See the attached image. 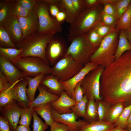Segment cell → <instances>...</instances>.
<instances>
[{
	"label": "cell",
	"mask_w": 131,
	"mask_h": 131,
	"mask_svg": "<svg viewBox=\"0 0 131 131\" xmlns=\"http://www.w3.org/2000/svg\"><path fill=\"white\" fill-rule=\"evenodd\" d=\"M102 99L111 106L125 102L131 104V50L104 68L100 80Z\"/></svg>",
	"instance_id": "cell-1"
},
{
	"label": "cell",
	"mask_w": 131,
	"mask_h": 131,
	"mask_svg": "<svg viewBox=\"0 0 131 131\" xmlns=\"http://www.w3.org/2000/svg\"><path fill=\"white\" fill-rule=\"evenodd\" d=\"M54 34H43L37 32L23 40L16 45L18 49L22 50L20 57H37L42 59L49 65L46 57V49Z\"/></svg>",
	"instance_id": "cell-2"
},
{
	"label": "cell",
	"mask_w": 131,
	"mask_h": 131,
	"mask_svg": "<svg viewBox=\"0 0 131 131\" xmlns=\"http://www.w3.org/2000/svg\"><path fill=\"white\" fill-rule=\"evenodd\" d=\"M120 31L115 28L103 38L99 46L91 56L90 62L105 67L115 61Z\"/></svg>",
	"instance_id": "cell-3"
},
{
	"label": "cell",
	"mask_w": 131,
	"mask_h": 131,
	"mask_svg": "<svg viewBox=\"0 0 131 131\" xmlns=\"http://www.w3.org/2000/svg\"><path fill=\"white\" fill-rule=\"evenodd\" d=\"M103 8V5L100 4L85 9L78 16L74 22L70 25L68 28V37L85 33L96 25L101 23Z\"/></svg>",
	"instance_id": "cell-4"
},
{
	"label": "cell",
	"mask_w": 131,
	"mask_h": 131,
	"mask_svg": "<svg viewBox=\"0 0 131 131\" xmlns=\"http://www.w3.org/2000/svg\"><path fill=\"white\" fill-rule=\"evenodd\" d=\"M68 40L71 43L66 54L83 66L90 62L91 56L98 47L88 41L85 33L75 37H68Z\"/></svg>",
	"instance_id": "cell-5"
},
{
	"label": "cell",
	"mask_w": 131,
	"mask_h": 131,
	"mask_svg": "<svg viewBox=\"0 0 131 131\" xmlns=\"http://www.w3.org/2000/svg\"><path fill=\"white\" fill-rule=\"evenodd\" d=\"M33 11L37 16L39 22L38 32L43 34L61 32L60 23L50 15L49 4L44 0H37Z\"/></svg>",
	"instance_id": "cell-6"
},
{
	"label": "cell",
	"mask_w": 131,
	"mask_h": 131,
	"mask_svg": "<svg viewBox=\"0 0 131 131\" xmlns=\"http://www.w3.org/2000/svg\"><path fill=\"white\" fill-rule=\"evenodd\" d=\"M26 77H34L41 74H51L49 65L37 57L27 56L19 58L14 64Z\"/></svg>",
	"instance_id": "cell-7"
},
{
	"label": "cell",
	"mask_w": 131,
	"mask_h": 131,
	"mask_svg": "<svg viewBox=\"0 0 131 131\" xmlns=\"http://www.w3.org/2000/svg\"><path fill=\"white\" fill-rule=\"evenodd\" d=\"M84 66L66 54L51 67V74L58 77L62 82H64L73 77Z\"/></svg>",
	"instance_id": "cell-8"
},
{
	"label": "cell",
	"mask_w": 131,
	"mask_h": 131,
	"mask_svg": "<svg viewBox=\"0 0 131 131\" xmlns=\"http://www.w3.org/2000/svg\"><path fill=\"white\" fill-rule=\"evenodd\" d=\"M104 68L98 66L90 72L81 81V88L88 100L91 97L96 101L102 99L100 95V80Z\"/></svg>",
	"instance_id": "cell-9"
},
{
	"label": "cell",
	"mask_w": 131,
	"mask_h": 131,
	"mask_svg": "<svg viewBox=\"0 0 131 131\" xmlns=\"http://www.w3.org/2000/svg\"><path fill=\"white\" fill-rule=\"evenodd\" d=\"M67 48L62 38L54 36L46 49V57L49 64L53 66L65 55Z\"/></svg>",
	"instance_id": "cell-10"
},
{
	"label": "cell",
	"mask_w": 131,
	"mask_h": 131,
	"mask_svg": "<svg viewBox=\"0 0 131 131\" xmlns=\"http://www.w3.org/2000/svg\"><path fill=\"white\" fill-rule=\"evenodd\" d=\"M23 109L15 100L0 107L1 116L8 121L12 131H15L17 127Z\"/></svg>",
	"instance_id": "cell-11"
},
{
	"label": "cell",
	"mask_w": 131,
	"mask_h": 131,
	"mask_svg": "<svg viewBox=\"0 0 131 131\" xmlns=\"http://www.w3.org/2000/svg\"><path fill=\"white\" fill-rule=\"evenodd\" d=\"M52 114L55 121L64 124L69 128V131H78L89 123L84 120L77 121L76 117L73 112L59 114L51 107Z\"/></svg>",
	"instance_id": "cell-12"
},
{
	"label": "cell",
	"mask_w": 131,
	"mask_h": 131,
	"mask_svg": "<svg viewBox=\"0 0 131 131\" xmlns=\"http://www.w3.org/2000/svg\"><path fill=\"white\" fill-rule=\"evenodd\" d=\"M0 68L1 71L6 76L8 82L13 84L26 76L14 64L0 55Z\"/></svg>",
	"instance_id": "cell-13"
},
{
	"label": "cell",
	"mask_w": 131,
	"mask_h": 131,
	"mask_svg": "<svg viewBox=\"0 0 131 131\" xmlns=\"http://www.w3.org/2000/svg\"><path fill=\"white\" fill-rule=\"evenodd\" d=\"M17 18L21 28L23 39L38 32V19L33 11L26 16Z\"/></svg>",
	"instance_id": "cell-14"
},
{
	"label": "cell",
	"mask_w": 131,
	"mask_h": 131,
	"mask_svg": "<svg viewBox=\"0 0 131 131\" xmlns=\"http://www.w3.org/2000/svg\"><path fill=\"white\" fill-rule=\"evenodd\" d=\"M98 66L95 63L89 62L73 77L66 81L62 82L65 88V92L70 97L72 98L74 89L77 84L82 81L90 72Z\"/></svg>",
	"instance_id": "cell-15"
},
{
	"label": "cell",
	"mask_w": 131,
	"mask_h": 131,
	"mask_svg": "<svg viewBox=\"0 0 131 131\" xmlns=\"http://www.w3.org/2000/svg\"><path fill=\"white\" fill-rule=\"evenodd\" d=\"M49 4L56 6L66 16L65 21L70 25L75 21L78 16L74 8L72 0H44Z\"/></svg>",
	"instance_id": "cell-16"
},
{
	"label": "cell",
	"mask_w": 131,
	"mask_h": 131,
	"mask_svg": "<svg viewBox=\"0 0 131 131\" xmlns=\"http://www.w3.org/2000/svg\"><path fill=\"white\" fill-rule=\"evenodd\" d=\"M76 103L75 101L64 91L58 99L51 103V105L57 113L62 114L72 112L71 108Z\"/></svg>",
	"instance_id": "cell-17"
},
{
	"label": "cell",
	"mask_w": 131,
	"mask_h": 131,
	"mask_svg": "<svg viewBox=\"0 0 131 131\" xmlns=\"http://www.w3.org/2000/svg\"><path fill=\"white\" fill-rule=\"evenodd\" d=\"M3 27L16 45L23 40L21 28L16 16H13Z\"/></svg>",
	"instance_id": "cell-18"
},
{
	"label": "cell",
	"mask_w": 131,
	"mask_h": 131,
	"mask_svg": "<svg viewBox=\"0 0 131 131\" xmlns=\"http://www.w3.org/2000/svg\"><path fill=\"white\" fill-rule=\"evenodd\" d=\"M28 84V81L25 78L13 88L14 100L24 108L29 106L30 102L26 92Z\"/></svg>",
	"instance_id": "cell-19"
},
{
	"label": "cell",
	"mask_w": 131,
	"mask_h": 131,
	"mask_svg": "<svg viewBox=\"0 0 131 131\" xmlns=\"http://www.w3.org/2000/svg\"><path fill=\"white\" fill-rule=\"evenodd\" d=\"M40 84L51 93L59 97L66 90L65 86L60 79L52 74L46 75L41 81Z\"/></svg>",
	"instance_id": "cell-20"
},
{
	"label": "cell",
	"mask_w": 131,
	"mask_h": 131,
	"mask_svg": "<svg viewBox=\"0 0 131 131\" xmlns=\"http://www.w3.org/2000/svg\"><path fill=\"white\" fill-rule=\"evenodd\" d=\"M39 93L29 106L33 108L40 105L51 103L57 100L59 96L49 91L45 87L40 84L38 88Z\"/></svg>",
	"instance_id": "cell-21"
},
{
	"label": "cell",
	"mask_w": 131,
	"mask_h": 131,
	"mask_svg": "<svg viewBox=\"0 0 131 131\" xmlns=\"http://www.w3.org/2000/svg\"><path fill=\"white\" fill-rule=\"evenodd\" d=\"M46 75L44 74H41L34 77L26 76L25 77L28 81V87L26 92L30 103L33 102L34 100L36 90L41 81Z\"/></svg>",
	"instance_id": "cell-22"
},
{
	"label": "cell",
	"mask_w": 131,
	"mask_h": 131,
	"mask_svg": "<svg viewBox=\"0 0 131 131\" xmlns=\"http://www.w3.org/2000/svg\"><path fill=\"white\" fill-rule=\"evenodd\" d=\"M14 0H3L0 1V27L5 24L13 16L12 11Z\"/></svg>",
	"instance_id": "cell-23"
},
{
	"label": "cell",
	"mask_w": 131,
	"mask_h": 131,
	"mask_svg": "<svg viewBox=\"0 0 131 131\" xmlns=\"http://www.w3.org/2000/svg\"><path fill=\"white\" fill-rule=\"evenodd\" d=\"M83 118L84 120L89 123L98 121L97 104L93 97L88 100Z\"/></svg>",
	"instance_id": "cell-24"
},
{
	"label": "cell",
	"mask_w": 131,
	"mask_h": 131,
	"mask_svg": "<svg viewBox=\"0 0 131 131\" xmlns=\"http://www.w3.org/2000/svg\"><path fill=\"white\" fill-rule=\"evenodd\" d=\"M115 127L114 123L97 121L89 123L78 131H111Z\"/></svg>",
	"instance_id": "cell-25"
},
{
	"label": "cell",
	"mask_w": 131,
	"mask_h": 131,
	"mask_svg": "<svg viewBox=\"0 0 131 131\" xmlns=\"http://www.w3.org/2000/svg\"><path fill=\"white\" fill-rule=\"evenodd\" d=\"M130 50L131 45L126 37L125 31L124 30H121L117 47L115 55V60L119 57L125 52Z\"/></svg>",
	"instance_id": "cell-26"
},
{
	"label": "cell",
	"mask_w": 131,
	"mask_h": 131,
	"mask_svg": "<svg viewBox=\"0 0 131 131\" xmlns=\"http://www.w3.org/2000/svg\"><path fill=\"white\" fill-rule=\"evenodd\" d=\"M51 103L40 105L34 108V110L44 120L45 122L50 126L54 122L51 111Z\"/></svg>",
	"instance_id": "cell-27"
},
{
	"label": "cell",
	"mask_w": 131,
	"mask_h": 131,
	"mask_svg": "<svg viewBox=\"0 0 131 131\" xmlns=\"http://www.w3.org/2000/svg\"><path fill=\"white\" fill-rule=\"evenodd\" d=\"M23 79L13 84L8 83L4 88L0 92V107H3L10 102L14 100L13 88L18 83Z\"/></svg>",
	"instance_id": "cell-28"
},
{
	"label": "cell",
	"mask_w": 131,
	"mask_h": 131,
	"mask_svg": "<svg viewBox=\"0 0 131 131\" xmlns=\"http://www.w3.org/2000/svg\"><path fill=\"white\" fill-rule=\"evenodd\" d=\"M22 49L0 47V55L3 57L14 64L20 58Z\"/></svg>",
	"instance_id": "cell-29"
},
{
	"label": "cell",
	"mask_w": 131,
	"mask_h": 131,
	"mask_svg": "<svg viewBox=\"0 0 131 131\" xmlns=\"http://www.w3.org/2000/svg\"><path fill=\"white\" fill-rule=\"evenodd\" d=\"M126 106V104L123 102L112 106L106 121L114 124Z\"/></svg>",
	"instance_id": "cell-30"
},
{
	"label": "cell",
	"mask_w": 131,
	"mask_h": 131,
	"mask_svg": "<svg viewBox=\"0 0 131 131\" xmlns=\"http://www.w3.org/2000/svg\"><path fill=\"white\" fill-rule=\"evenodd\" d=\"M131 25V2L127 9L117 21L116 28L125 30L130 28Z\"/></svg>",
	"instance_id": "cell-31"
},
{
	"label": "cell",
	"mask_w": 131,
	"mask_h": 131,
	"mask_svg": "<svg viewBox=\"0 0 131 131\" xmlns=\"http://www.w3.org/2000/svg\"><path fill=\"white\" fill-rule=\"evenodd\" d=\"M96 101L98 106V121H106L112 106L102 99Z\"/></svg>",
	"instance_id": "cell-32"
},
{
	"label": "cell",
	"mask_w": 131,
	"mask_h": 131,
	"mask_svg": "<svg viewBox=\"0 0 131 131\" xmlns=\"http://www.w3.org/2000/svg\"><path fill=\"white\" fill-rule=\"evenodd\" d=\"M131 113V104L126 106L117 120L114 123L115 127L123 129H125L127 127V122Z\"/></svg>",
	"instance_id": "cell-33"
},
{
	"label": "cell",
	"mask_w": 131,
	"mask_h": 131,
	"mask_svg": "<svg viewBox=\"0 0 131 131\" xmlns=\"http://www.w3.org/2000/svg\"><path fill=\"white\" fill-rule=\"evenodd\" d=\"M33 108L30 106L23 108L19 122V125L30 128L31 121L33 118Z\"/></svg>",
	"instance_id": "cell-34"
},
{
	"label": "cell",
	"mask_w": 131,
	"mask_h": 131,
	"mask_svg": "<svg viewBox=\"0 0 131 131\" xmlns=\"http://www.w3.org/2000/svg\"><path fill=\"white\" fill-rule=\"evenodd\" d=\"M88 101L86 96L84 95L83 99L81 101L76 103L75 105L71 107V109L77 119L84 117Z\"/></svg>",
	"instance_id": "cell-35"
},
{
	"label": "cell",
	"mask_w": 131,
	"mask_h": 131,
	"mask_svg": "<svg viewBox=\"0 0 131 131\" xmlns=\"http://www.w3.org/2000/svg\"><path fill=\"white\" fill-rule=\"evenodd\" d=\"M0 45L4 48H17L3 26L0 27Z\"/></svg>",
	"instance_id": "cell-36"
},
{
	"label": "cell",
	"mask_w": 131,
	"mask_h": 131,
	"mask_svg": "<svg viewBox=\"0 0 131 131\" xmlns=\"http://www.w3.org/2000/svg\"><path fill=\"white\" fill-rule=\"evenodd\" d=\"M131 2V0H116L115 4L117 21L127 9Z\"/></svg>",
	"instance_id": "cell-37"
},
{
	"label": "cell",
	"mask_w": 131,
	"mask_h": 131,
	"mask_svg": "<svg viewBox=\"0 0 131 131\" xmlns=\"http://www.w3.org/2000/svg\"><path fill=\"white\" fill-rule=\"evenodd\" d=\"M33 118V131H45L48 128L49 126L42 120L34 110Z\"/></svg>",
	"instance_id": "cell-38"
},
{
	"label": "cell",
	"mask_w": 131,
	"mask_h": 131,
	"mask_svg": "<svg viewBox=\"0 0 131 131\" xmlns=\"http://www.w3.org/2000/svg\"><path fill=\"white\" fill-rule=\"evenodd\" d=\"M116 0H103L102 12L116 17V11L115 4Z\"/></svg>",
	"instance_id": "cell-39"
},
{
	"label": "cell",
	"mask_w": 131,
	"mask_h": 131,
	"mask_svg": "<svg viewBox=\"0 0 131 131\" xmlns=\"http://www.w3.org/2000/svg\"><path fill=\"white\" fill-rule=\"evenodd\" d=\"M85 34L88 40L91 43L95 46L99 47L103 38L99 35L93 28Z\"/></svg>",
	"instance_id": "cell-40"
},
{
	"label": "cell",
	"mask_w": 131,
	"mask_h": 131,
	"mask_svg": "<svg viewBox=\"0 0 131 131\" xmlns=\"http://www.w3.org/2000/svg\"><path fill=\"white\" fill-rule=\"evenodd\" d=\"M14 0L12 11V15L17 17H25L27 16L30 12L24 8L17 0Z\"/></svg>",
	"instance_id": "cell-41"
},
{
	"label": "cell",
	"mask_w": 131,
	"mask_h": 131,
	"mask_svg": "<svg viewBox=\"0 0 131 131\" xmlns=\"http://www.w3.org/2000/svg\"><path fill=\"white\" fill-rule=\"evenodd\" d=\"M117 20L113 16L102 13L101 17V23L109 27L116 28Z\"/></svg>",
	"instance_id": "cell-42"
},
{
	"label": "cell",
	"mask_w": 131,
	"mask_h": 131,
	"mask_svg": "<svg viewBox=\"0 0 131 131\" xmlns=\"http://www.w3.org/2000/svg\"><path fill=\"white\" fill-rule=\"evenodd\" d=\"M93 28L99 35L102 38L115 28L109 27L101 23L97 24Z\"/></svg>",
	"instance_id": "cell-43"
},
{
	"label": "cell",
	"mask_w": 131,
	"mask_h": 131,
	"mask_svg": "<svg viewBox=\"0 0 131 131\" xmlns=\"http://www.w3.org/2000/svg\"><path fill=\"white\" fill-rule=\"evenodd\" d=\"M81 81L79 82L74 88L72 98L76 103L81 101L83 99L84 94L81 88Z\"/></svg>",
	"instance_id": "cell-44"
},
{
	"label": "cell",
	"mask_w": 131,
	"mask_h": 131,
	"mask_svg": "<svg viewBox=\"0 0 131 131\" xmlns=\"http://www.w3.org/2000/svg\"><path fill=\"white\" fill-rule=\"evenodd\" d=\"M24 8L29 12L33 11L36 5V0H17Z\"/></svg>",
	"instance_id": "cell-45"
},
{
	"label": "cell",
	"mask_w": 131,
	"mask_h": 131,
	"mask_svg": "<svg viewBox=\"0 0 131 131\" xmlns=\"http://www.w3.org/2000/svg\"><path fill=\"white\" fill-rule=\"evenodd\" d=\"M74 8L77 16L86 9L84 0H72Z\"/></svg>",
	"instance_id": "cell-46"
},
{
	"label": "cell",
	"mask_w": 131,
	"mask_h": 131,
	"mask_svg": "<svg viewBox=\"0 0 131 131\" xmlns=\"http://www.w3.org/2000/svg\"><path fill=\"white\" fill-rule=\"evenodd\" d=\"M50 131H69V127L62 123L54 122L50 126Z\"/></svg>",
	"instance_id": "cell-47"
},
{
	"label": "cell",
	"mask_w": 131,
	"mask_h": 131,
	"mask_svg": "<svg viewBox=\"0 0 131 131\" xmlns=\"http://www.w3.org/2000/svg\"><path fill=\"white\" fill-rule=\"evenodd\" d=\"M85 8H91L100 4H103V0H84Z\"/></svg>",
	"instance_id": "cell-48"
},
{
	"label": "cell",
	"mask_w": 131,
	"mask_h": 131,
	"mask_svg": "<svg viewBox=\"0 0 131 131\" xmlns=\"http://www.w3.org/2000/svg\"><path fill=\"white\" fill-rule=\"evenodd\" d=\"M8 121L1 115L0 116V131H11Z\"/></svg>",
	"instance_id": "cell-49"
},
{
	"label": "cell",
	"mask_w": 131,
	"mask_h": 131,
	"mask_svg": "<svg viewBox=\"0 0 131 131\" xmlns=\"http://www.w3.org/2000/svg\"><path fill=\"white\" fill-rule=\"evenodd\" d=\"M9 83L5 75L0 71V92Z\"/></svg>",
	"instance_id": "cell-50"
},
{
	"label": "cell",
	"mask_w": 131,
	"mask_h": 131,
	"mask_svg": "<svg viewBox=\"0 0 131 131\" xmlns=\"http://www.w3.org/2000/svg\"><path fill=\"white\" fill-rule=\"evenodd\" d=\"M49 12L53 17L55 18L60 11L58 7L52 4H49Z\"/></svg>",
	"instance_id": "cell-51"
},
{
	"label": "cell",
	"mask_w": 131,
	"mask_h": 131,
	"mask_svg": "<svg viewBox=\"0 0 131 131\" xmlns=\"http://www.w3.org/2000/svg\"><path fill=\"white\" fill-rule=\"evenodd\" d=\"M57 21L61 24V23L65 20L66 16L63 12L60 11L55 17Z\"/></svg>",
	"instance_id": "cell-52"
},
{
	"label": "cell",
	"mask_w": 131,
	"mask_h": 131,
	"mask_svg": "<svg viewBox=\"0 0 131 131\" xmlns=\"http://www.w3.org/2000/svg\"><path fill=\"white\" fill-rule=\"evenodd\" d=\"M124 30L126 37L131 45V27Z\"/></svg>",
	"instance_id": "cell-53"
},
{
	"label": "cell",
	"mask_w": 131,
	"mask_h": 131,
	"mask_svg": "<svg viewBox=\"0 0 131 131\" xmlns=\"http://www.w3.org/2000/svg\"><path fill=\"white\" fill-rule=\"evenodd\" d=\"M15 131H31L30 128L22 125L18 126Z\"/></svg>",
	"instance_id": "cell-54"
},
{
	"label": "cell",
	"mask_w": 131,
	"mask_h": 131,
	"mask_svg": "<svg viewBox=\"0 0 131 131\" xmlns=\"http://www.w3.org/2000/svg\"><path fill=\"white\" fill-rule=\"evenodd\" d=\"M126 128L131 129V113L128 120Z\"/></svg>",
	"instance_id": "cell-55"
},
{
	"label": "cell",
	"mask_w": 131,
	"mask_h": 131,
	"mask_svg": "<svg viewBox=\"0 0 131 131\" xmlns=\"http://www.w3.org/2000/svg\"><path fill=\"white\" fill-rule=\"evenodd\" d=\"M124 130L119 128L115 127L111 131H123Z\"/></svg>",
	"instance_id": "cell-56"
},
{
	"label": "cell",
	"mask_w": 131,
	"mask_h": 131,
	"mask_svg": "<svg viewBox=\"0 0 131 131\" xmlns=\"http://www.w3.org/2000/svg\"><path fill=\"white\" fill-rule=\"evenodd\" d=\"M127 131H131V129H127Z\"/></svg>",
	"instance_id": "cell-57"
},
{
	"label": "cell",
	"mask_w": 131,
	"mask_h": 131,
	"mask_svg": "<svg viewBox=\"0 0 131 131\" xmlns=\"http://www.w3.org/2000/svg\"><path fill=\"white\" fill-rule=\"evenodd\" d=\"M123 131H127L125 129H124V130Z\"/></svg>",
	"instance_id": "cell-58"
},
{
	"label": "cell",
	"mask_w": 131,
	"mask_h": 131,
	"mask_svg": "<svg viewBox=\"0 0 131 131\" xmlns=\"http://www.w3.org/2000/svg\"></svg>",
	"instance_id": "cell-59"
}]
</instances>
